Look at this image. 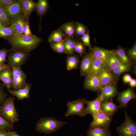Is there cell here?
<instances>
[{
	"mask_svg": "<svg viewBox=\"0 0 136 136\" xmlns=\"http://www.w3.org/2000/svg\"><path fill=\"white\" fill-rule=\"evenodd\" d=\"M11 45L12 51H20L29 53L36 49L43 40L33 34L14 35L6 39Z\"/></svg>",
	"mask_w": 136,
	"mask_h": 136,
	"instance_id": "obj_1",
	"label": "cell"
},
{
	"mask_svg": "<svg viewBox=\"0 0 136 136\" xmlns=\"http://www.w3.org/2000/svg\"><path fill=\"white\" fill-rule=\"evenodd\" d=\"M52 117H44L40 118L36 124V130L40 132L49 134L55 132L66 124Z\"/></svg>",
	"mask_w": 136,
	"mask_h": 136,
	"instance_id": "obj_2",
	"label": "cell"
},
{
	"mask_svg": "<svg viewBox=\"0 0 136 136\" xmlns=\"http://www.w3.org/2000/svg\"><path fill=\"white\" fill-rule=\"evenodd\" d=\"M14 98H7L0 106V115L12 123L18 122L19 116L14 106Z\"/></svg>",
	"mask_w": 136,
	"mask_h": 136,
	"instance_id": "obj_3",
	"label": "cell"
},
{
	"mask_svg": "<svg viewBox=\"0 0 136 136\" xmlns=\"http://www.w3.org/2000/svg\"><path fill=\"white\" fill-rule=\"evenodd\" d=\"M86 99L80 98L67 102V109L65 114V117L76 115L81 117L85 116L87 115L85 105Z\"/></svg>",
	"mask_w": 136,
	"mask_h": 136,
	"instance_id": "obj_4",
	"label": "cell"
},
{
	"mask_svg": "<svg viewBox=\"0 0 136 136\" xmlns=\"http://www.w3.org/2000/svg\"><path fill=\"white\" fill-rule=\"evenodd\" d=\"M125 120L122 124L117 127L119 136H136V125L125 111Z\"/></svg>",
	"mask_w": 136,
	"mask_h": 136,
	"instance_id": "obj_5",
	"label": "cell"
},
{
	"mask_svg": "<svg viewBox=\"0 0 136 136\" xmlns=\"http://www.w3.org/2000/svg\"><path fill=\"white\" fill-rule=\"evenodd\" d=\"M29 53L20 51H12L7 55L8 62L7 63L11 67L14 66L21 67L29 56Z\"/></svg>",
	"mask_w": 136,
	"mask_h": 136,
	"instance_id": "obj_6",
	"label": "cell"
},
{
	"mask_svg": "<svg viewBox=\"0 0 136 136\" xmlns=\"http://www.w3.org/2000/svg\"><path fill=\"white\" fill-rule=\"evenodd\" d=\"M13 73V86L14 90L24 88L27 83V76L21 67L11 66Z\"/></svg>",
	"mask_w": 136,
	"mask_h": 136,
	"instance_id": "obj_7",
	"label": "cell"
},
{
	"mask_svg": "<svg viewBox=\"0 0 136 136\" xmlns=\"http://www.w3.org/2000/svg\"><path fill=\"white\" fill-rule=\"evenodd\" d=\"M4 8L9 17L11 24L17 19L24 17L22 6L20 0L16 1L12 4Z\"/></svg>",
	"mask_w": 136,
	"mask_h": 136,
	"instance_id": "obj_8",
	"label": "cell"
},
{
	"mask_svg": "<svg viewBox=\"0 0 136 136\" xmlns=\"http://www.w3.org/2000/svg\"><path fill=\"white\" fill-rule=\"evenodd\" d=\"M93 119L90 124L89 128H108L110 124L112 119L101 110L93 117Z\"/></svg>",
	"mask_w": 136,
	"mask_h": 136,
	"instance_id": "obj_9",
	"label": "cell"
},
{
	"mask_svg": "<svg viewBox=\"0 0 136 136\" xmlns=\"http://www.w3.org/2000/svg\"><path fill=\"white\" fill-rule=\"evenodd\" d=\"M84 89L100 93L102 87L98 76L88 74L85 76Z\"/></svg>",
	"mask_w": 136,
	"mask_h": 136,
	"instance_id": "obj_10",
	"label": "cell"
},
{
	"mask_svg": "<svg viewBox=\"0 0 136 136\" xmlns=\"http://www.w3.org/2000/svg\"><path fill=\"white\" fill-rule=\"evenodd\" d=\"M117 84L112 83L101 87L99 94L103 101L113 100L118 93Z\"/></svg>",
	"mask_w": 136,
	"mask_h": 136,
	"instance_id": "obj_11",
	"label": "cell"
},
{
	"mask_svg": "<svg viewBox=\"0 0 136 136\" xmlns=\"http://www.w3.org/2000/svg\"><path fill=\"white\" fill-rule=\"evenodd\" d=\"M136 97V94L134 90L131 88H129L119 93L117 100L120 104V108H125L127 107L130 101Z\"/></svg>",
	"mask_w": 136,
	"mask_h": 136,
	"instance_id": "obj_12",
	"label": "cell"
},
{
	"mask_svg": "<svg viewBox=\"0 0 136 136\" xmlns=\"http://www.w3.org/2000/svg\"><path fill=\"white\" fill-rule=\"evenodd\" d=\"M99 94L95 99L91 100H86L85 103L87 105L86 107L87 114L91 115L94 117L101 110V105L102 101Z\"/></svg>",
	"mask_w": 136,
	"mask_h": 136,
	"instance_id": "obj_13",
	"label": "cell"
},
{
	"mask_svg": "<svg viewBox=\"0 0 136 136\" xmlns=\"http://www.w3.org/2000/svg\"><path fill=\"white\" fill-rule=\"evenodd\" d=\"M90 50V53L93 57L104 62L115 52V50H107L96 46L93 47Z\"/></svg>",
	"mask_w": 136,
	"mask_h": 136,
	"instance_id": "obj_14",
	"label": "cell"
},
{
	"mask_svg": "<svg viewBox=\"0 0 136 136\" xmlns=\"http://www.w3.org/2000/svg\"><path fill=\"white\" fill-rule=\"evenodd\" d=\"M98 77L102 86L112 83H117L119 78L113 74L106 68L105 66L100 73Z\"/></svg>",
	"mask_w": 136,
	"mask_h": 136,
	"instance_id": "obj_15",
	"label": "cell"
},
{
	"mask_svg": "<svg viewBox=\"0 0 136 136\" xmlns=\"http://www.w3.org/2000/svg\"><path fill=\"white\" fill-rule=\"evenodd\" d=\"M92 56L90 53L83 56L80 66V72L81 76H85L89 74L92 65Z\"/></svg>",
	"mask_w": 136,
	"mask_h": 136,
	"instance_id": "obj_16",
	"label": "cell"
},
{
	"mask_svg": "<svg viewBox=\"0 0 136 136\" xmlns=\"http://www.w3.org/2000/svg\"><path fill=\"white\" fill-rule=\"evenodd\" d=\"M32 84L27 82L25 87L23 88L18 90H9L10 93L16 97L18 100H22L27 98L29 99V92L32 87Z\"/></svg>",
	"mask_w": 136,
	"mask_h": 136,
	"instance_id": "obj_17",
	"label": "cell"
},
{
	"mask_svg": "<svg viewBox=\"0 0 136 136\" xmlns=\"http://www.w3.org/2000/svg\"><path fill=\"white\" fill-rule=\"evenodd\" d=\"M21 4L24 17L27 20L32 12L36 10V3L32 0H20Z\"/></svg>",
	"mask_w": 136,
	"mask_h": 136,
	"instance_id": "obj_18",
	"label": "cell"
},
{
	"mask_svg": "<svg viewBox=\"0 0 136 136\" xmlns=\"http://www.w3.org/2000/svg\"><path fill=\"white\" fill-rule=\"evenodd\" d=\"M13 79L11 69H5L0 72V80L8 90L12 88Z\"/></svg>",
	"mask_w": 136,
	"mask_h": 136,
	"instance_id": "obj_19",
	"label": "cell"
},
{
	"mask_svg": "<svg viewBox=\"0 0 136 136\" xmlns=\"http://www.w3.org/2000/svg\"><path fill=\"white\" fill-rule=\"evenodd\" d=\"M120 107L114 104L113 100L102 101L101 110L109 116L112 117Z\"/></svg>",
	"mask_w": 136,
	"mask_h": 136,
	"instance_id": "obj_20",
	"label": "cell"
},
{
	"mask_svg": "<svg viewBox=\"0 0 136 136\" xmlns=\"http://www.w3.org/2000/svg\"><path fill=\"white\" fill-rule=\"evenodd\" d=\"M111 132L109 127L89 128L87 136H111Z\"/></svg>",
	"mask_w": 136,
	"mask_h": 136,
	"instance_id": "obj_21",
	"label": "cell"
},
{
	"mask_svg": "<svg viewBox=\"0 0 136 136\" xmlns=\"http://www.w3.org/2000/svg\"><path fill=\"white\" fill-rule=\"evenodd\" d=\"M26 20L24 17H21L11 22L10 26L14 31L15 35L23 34V28Z\"/></svg>",
	"mask_w": 136,
	"mask_h": 136,
	"instance_id": "obj_22",
	"label": "cell"
},
{
	"mask_svg": "<svg viewBox=\"0 0 136 136\" xmlns=\"http://www.w3.org/2000/svg\"><path fill=\"white\" fill-rule=\"evenodd\" d=\"M92 57V65L88 74L98 76L102 69L105 66L104 62L101 59Z\"/></svg>",
	"mask_w": 136,
	"mask_h": 136,
	"instance_id": "obj_23",
	"label": "cell"
},
{
	"mask_svg": "<svg viewBox=\"0 0 136 136\" xmlns=\"http://www.w3.org/2000/svg\"><path fill=\"white\" fill-rule=\"evenodd\" d=\"M36 10L40 18V26L42 17L45 15L49 8V4L47 0H38L36 3Z\"/></svg>",
	"mask_w": 136,
	"mask_h": 136,
	"instance_id": "obj_24",
	"label": "cell"
},
{
	"mask_svg": "<svg viewBox=\"0 0 136 136\" xmlns=\"http://www.w3.org/2000/svg\"><path fill=\"white\" fill-rule=\"evenodd\" d=\"M120 63L115 51V52L105 61L104 64L106 68L111 72Z\"/></svg>",
	"mask_w": 136,
	"mask_h": 136,
	"instance_id": "obj_25",
	"label": "cell"
},
{
	"mask_svg": "<svg viewBox=\"0 0 136 136\" xmlns=\"http://www.w3.org/2000/svg\"><path fill=\"white\" fill-rule=\"evenodd\" d=\"M65 35L60 28L52 32L49 36L48 40L50 43L62 42L66 37Z\"/></svg>",
	"mask_w": 136,
	"mask_h": 136,
	"instance_id": "obj_26",
	"label": "cell"
},
{
	"mask_svg": "<svg viewBox=\"0 0 136 136\" xmlns=\"http://www.w3.org/2000/svg\"><path fill=\"white\" fill-rule=\"evenodd\" d=\"M60 28L67 37L73 38L75 34L76 25L72 22L62 24Z\"/></svg>",
	"mask_w": 136,
	"mask_h": 136,
	"instance_id": "obj_27",
	"label": "cell"
},
{
	"mask_svg": "<svg viewBox=\"0 0 136 136\" xmlns=\"http://www.w3.org/2000/svg\"><path fill=\"white\" fill-rule=\"evenodd\" d=\"M80 61L78 57L74 54L68 55L66 59V69L70 71L78 68Z\"/></svg>",
	"mask_w": 136,
	"mask_h": 136,
	"instance_id": "obj_28",
	"label": "cell"
},
{
	"mask_svg": "<svg viewBox=\"0 0 136 136\" xmlns=\"http://www.w3.org/2000/svg\"><path fill=\"white\" fill-rule=\"evenodd\" d=\"M66 54H73L75 52V40L73 38L66 37L63 41Z\"/></svg>",
	"mask_w": 136,
	"mask_h": 136,
	"instance_id": "obj_29",
	"label": "cell"
},
{
	"mask_svg": "<svg viewBox=\"0 0 136 136\" xmlns=\"http://www.w3.org/2000/svg\"><path fill=\"white\" fill-rule=\"evenodd\" d=\"M115 53L121 63L131 65V60L126 55L124 49L119 46L115 50Z\"/></svg>",
	"mask_w": 136,
	"mask_h": 136,
	"instance_id": "obj_30",
	"label": "cell"
},
{
	"mask_svg": "<svg viewBox=\"0 0 136 136\" xmlns=\"http://www.w3.org/2000/svg\"><path fill=\"white\" fill-rule=\"evenodd\" d=\"M131 65L120 63L117 66L110 72L114 75L119 77L122 73L130 72L131 70Z\"/></svg>",
	"mask_w": 136,
	"mask_h": 136,
	"instance_id": "obj_31",
	"label": "cell"
},
{
	"mask_svg": "<svg viewBox=\"0 0 136 136\" xmlns=\"http://www.w3.org/2000/svg\"><path fill=\"white\" fill-rule=\"evenodd\" d=\"M15 35L14 31L10 26L4 27L0 29V38L6 39Z\"/></svg>",
	"mask_w": 136,
	"mask_h": 136,
	"instance_id": "obj_32",
	"label": "cell"
},
{
	"mask_svg": "<svg viewBox=\"0 0 136 136\" xmlns=\"http://www.w3.org/2000/svg\"><path fill=\"white\" fill-rule=\"evenodd\" d=\"M50 44L51 48L54 51L59 53L66 54L63 41Z\"/></svg>",
	"mask_w": 136,
	"mask_h": 136,
	"instance_id": "obj_33",
	"label": "cell"
},
{
	"mask_svg": "<svg viewBox=\"0 0 136 136\" xmlns=\"http://www.w3.org/2000/svg\"><path fill=\"white\" fill-rule=\"evenodd\" d=\"M76 28L75 34L78 36H81L85 33L87 30L86 26L82 23L78 22H75Z\"/></svg>",
	"mask_w": 136,
	"mask_h": 136,
	"instance_id": "obj_34",
	"label": "cell"
},
{
	"mask_svg": "<svg viewBox=\"0 0 136 136\" xmlns=\"http://www.w3.org/2000/svg\"><path fill=\"white\" fill-rule=\"evenodd\" d=\"M13 124L7 121L0 115V129L11 130L13 129Z\"/></svg>",
	"mask_w": 136,
	"mask_h": 136,
	"instance_id": "obj_35",
	"label": "cell"
},
{
	"mask_svg": "<svg viewBox=\"0 0 136 136\" xmlns=\"http://www.w3.org/2000/svg\"><path fill=\"white\" fill-rule=\"evenodd\" d=\"M85 46L82 42L75 41V52L81 55H82L85 52Z\"/></svg>",
	"mask_w": 136,
	"mask_h": 136,
	"instance_id": "obj_36",
	"label": "cell"
},
{
	"mask_svg": "<svg viewBox=\"0 0 136 136\" xmlns=\"http://www.w3.org/2000/svg\"><path fill=\"white\" fill-rule=\"evenodd\" d=\"M81 39L82 42L85 46L88 47L91 50L92 48L91 44L90 35L89 30H87L85 33L81 36Z\"/></svg>",
	"mask_w": 136,
	"mask_h": 136,
	"instance_id": "obj_37",
	"label": "cell"
},
{
	"mask_svg": "<svg viewBox=\"0 0 136 136\" xmlns=\"http://www.w3.org/2000/svg\"><path fill=\"white\" fill-rule=\"evenodd\" d=\"M12 51L11 49H7L5 48L0 49V63H5L7 61L6 58L7 54Z\"/></svg>",
	"mask_w": 136,
	"mask_h": 136,
	"instance_id": "obj_38",
	"label": "cell"
},
{
	"mask_svg": "<svg viewBox=\"0 0 136 136\" xmlns=\"http://www.w3.org/2000/svg\"><path fill=\"white\" fill-rule=\"evenodd\" d=\"M128 56L130 60L136 61V44H135L133 46L127 51Z\"/></svg>",
	"mask_w": 136,
	"mask_h": 136,
	"instance_id": "obj_39",
	"label": "cell"
},
{
	"mask_svg": "<svg viewBox=\"0 0 136 136\" xmlns=\"http://www.w3.org/2000/svg\"><path fill=\"white\" fill-rule=\"evenodd\" d=\"M5 87L4 84L0 82V106L8 96L5 90Z\"/></svg>",
	"mask_w": 136,
	"mask_h": 136,
	"instance_id": "obj_40",
	"label": "cell"
},
{
	"mask_svg": "<svg viewBox=\"0 0 136 136\" xmlns=\"http://www.w3.org/2000/svg\"><path fill=\"white\" fill-rule=\"evenodd\" d=\"M23 34L25 35H31L32 34L29 27L28 20H26L23 28Z\"/></svg>",
	"mask_w": 136,
	"mask_h": 136,
	"instance_id": "obj_41",
	"label": "cell"
},
{
	"mask_svg": "<svg viewBox=\"0 0 136 136\" xmlns=\"http://www.w3.org/2000/svg\"><path fill=\"white\" fill-rule=\"evenodd\" d=\"M16 1L15 0H0V6L4 7L12 4Z\"/></svg>",
	"mask_w": 136,
	"mask_h": 136,
	"instance_id": "obj_42",
	"label": "cell"
},
{
	"mask_svg": "<svg viewBox=\"0 0 136 136\" xmlns=\"http://www.w3.org/2000/svg\"><path fill=\"white\" fill-rule=\"evenodd\" d=\"M132 79L131 76L128 74L124 75L123 77V80L125 84L129 83Z\"/></svg>",
	"mask_w": 136,
	"mask_h": 136,
	"instance_id": "obj_43",
	"label": "cell"
},
{
	"mask_svg": "<svg viewBox=\"0 0 136 136\" xmlns=\"http://www.w3.org/2000/svg\"><path fill=\"white\" fill-rule=\"evenodd\" d=\"M6 69H11V68L8 64L0 63V72L2 70Z\"/></svg>",
	"mask_w": 136,
	"mask_h": 136,
	"instance_id": "obj_44",
	"label": "cell"
},
{
	"mask_svg": "<svg viewBox=\"0 0 136 136\" xmlns=\"http://www.w3.org/2000/svg\"><path fill=\"white\" fill-rule=\"evenodd\" d=\"M0 136H9L7 130L4 129H0Z\"/></svg>",
	"mask_w": 136,
	"mask_h": 136,
	"instance_id": "obj_45",
	"label": "cell"
},
{
	"mask_svg": "<svg viewBox=\"0 0 136 136\" xmlns=\"http://www.w3.org/2000/svg\"><path fill=\"white\" fill-rule=\"evenodd\" d=\"M129 85L131 87H134L136 86V80L134 79H132L129 83Z\"/></svg>",
	"mask_w": 136,
	"mask_h": 136,
	"instance_id": "obj_46",
	"label": "cell"
},
{
	"mask_svg": "<svg viewBox=\"0 0 136 136\" xmlns=\"http://www.w3.org/2000/svg\"><path fill=\"white\" fill-rule=\"evenodd\" d=\"M8 131L9 136H20L15 131L9 130Z\"/></svg>",
	"mask_w": 136,
	"mask_h": 136,
	"instance_id": "obj_47",
	"label": "cell"
},
{
	"mask_svg": "<svg viewBox=\"0 0 136 136\" xmlns=\"http://www.w3.org/2000/svg\"><path fill=\"white\" fill-rule=\"evenodd\" d=\"M7 13L4 7L0 6V17Z\"/></svg>",
	"mask_w": 136,
	"mask_h": 136,
	"instance_id": "obj_48",
	"label": "cell"
},
{
	"mask_svg": "<svg viewBox=\"0 0 136 136\" xmlns=\"http://www.w3.org/2000/svg\"><path fill=\"white\" fill-rule=\"evenodd\" d=\"M7 24L6 23L0 20V29L4 27L7 26Z\"/></svg>",
	"mask_w": 136,
	"mask_h": 136,
	"instance_id": "obj_49",
	"label": "cell"
}]
</instances>
